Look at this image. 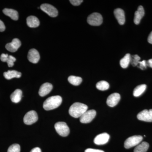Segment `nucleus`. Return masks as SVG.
Wrapping results in <instances>:
<instances>
[{
	"instance_id": "1",
	"label": "nucleus",
	"mask_w": 152,
	"mask_h": 152,
	"mask_svg": "<svg viewBox=\"0 0 152 152\" xmlns=\"http://www.w3.org/2000/svg\"><path fill=\"white\" fill-rule=\"evenodd\" d=\"M88 106L85 104L79 102L75 103L71 106L69 109V113L74 118H80L88 110Z\"/></svg>"
},
{
	"instance_id": "2",
	"label": "nucleus",
	"mask_w": 152,
	"mask_h": 152,
	"mask_svg": "<svg viewBox=\"0 0 152 152\" xmlns=\"http://www.w3.org/2000/svg\"><path fill=\"white\" fill-rule=\"evenodd\" d=\"M62 99L59 96H53L47 99L43 104V108L46 110H51L57 108L61 104Z\"/></svg>"
},
{
	"instance_id": "3",
	"label": "nucleus",
	"mask_w": 152,
	"mask_h": 152,
	"mask_svg": "<svg viewBox=\"0 0 152 152\" xmlns=\"http://www.w3.org/2000/svg\"><path fill=\"white\" fill-rule=\"evenodd\" d=\"M55 128L57 132L62 137H67L69 134V129L66 124L64 122L56 123L55 125Z\"/></svg>"
},
{
	"instance_id": "4",
	"label": "nucleus",
	"mask_w": 152,
	"mask_h": 152,
	"mask_svg": "<svg viewBox=\"0 0 152 152\" xmlns=\"http://www.w3.org/2000/svg\"><path fill=\"white\" fill-rule=\"evenodd\" d=\"M143 140V137L141 136L136 135L128 138L124 142V147L126 149L130 148L133 147L137 145Z\"/></svg>"
},
{
	"instance_id": "5",
	"label": "nucleus",
	"mask_w": 152,
	"mask_h": 152,
	"mask_svg": "<svg viewBox=\"0 0 152 152\" xmlns=\"http://www.w3.org/2000/svg\"><path fill=\"white\" fill-rule=\"evenodd\" d=\"M87 22L91 26H100L102 23V17L100 14L96 12L93 13L88 17Z\"/></svg>"
},
{
	"instance_id": "6",
	"label": "nucleus",
	"mask_w": 152,
	"mask_h": 152,
	"mask_svg": "<svg viewBox=\"0 0 152 152\" xmlns=\"http://www.w3.org/2000/svg\"><path fill=\"white\" fill-rule=\"evenodd\" d=\"M40 9L42 11L52 18H55L58 16V10L54 7L51 5L48 4H42L40 6Z\"/></svg>"
},
{
	"instance_id": "7",
	"label": "nucleus",
	"mask_w": 152,
	"mask_h": 152,
	"mask_svg": "<svg viewBox=\"0 0 152 152\" xmlns=\"http://www.w3.org/2000/svg\"><path fill=\"white\" fill-rule=\"evenodd\" d=\"M96 111L92 110H87L80 117V121L83 124H88L91 122L96 115Z\"/></svg>"
},
{
	"instance_id": "8",
	"label": "nucleus",
	"mask_w": 152,
	"mask_h": 152,
	"mask_svg": "<svg viewBox=\"0 0 152 152\" xmlns=\"http://www.w3.org/2000/svg\"><path fill=\"white\" fill-rule=\"evenodd\" d=\"M38 115L35 111L32 110L28 112L24 117V122L26 124L30 125L34 124L37 121Z\"/></svg>"
},
{
	"instance_id": "9",
	"label": "nucleus",
	"mask_w": 152,
	"mask_h": 152,
	"mask_svg": "<svg viewBox=\"0 0 152 152\" xmlns=\"http://www.w3.org/2000/svg\"><path fill=\"white\" fill-rule=\"evenodd\" d=\"M137 118L140 121L148 122H152V109L149 110H145L142 111L138 114Z\"/></svg>"
},
{
	"instance_id": "10",
	"label": "nucleus",
	"mask_w": 152,
	"mask_h": 152,
	"mask_svg": "<svg viewBox=\"0 0 152 152\" xmlns=\"http://www.w3.org/2000/svg\"><path fill=\"white\" fill-rule=\"evenodd\" d=\"M21 45L20 41L17 38H15L12 41V42L9 43L6 45V48L9 51L14 53L18 50L19 48Z\"/></svg>"
},
{
	"instance_id": "11",
	"label": "nucleus",
	"mask_w": 152,
	"mask_h": 152,
	"mask_svg": "<svg viewBox=\"0 0 152 152\" xmlns=\"http://www.w3.org/2000/svg\"><path fill=\"white\" fill-rule=\"evenodd\" d=\"M110 136L107 133H102L97 136L94 140V142L97 145H104L109 141Z\"/></svg>"
},
{
	"instance_id": "12",
	"label": "nucleus",
	"mask_w": 152,
	"mask_h": 152,
	"mask_svg": "<svg viewBox=\"0 0 152 152\" xmlns=\"http://www.w3.org/2000/svg\"><path fill=\"white\" fill-rule=\"evenodd\" d=\"M121 99V96L118 93H113L109 96L107 100V104L110 107H114L118 103Z\"/></svg>"
},
{
	"instance_id": "13",
	"label": "nucleus",
	"mask_w": 152,
	"mask_h": 152,
	"mask_svg": "<svg viewBox=\"0 0 152 152\" xmlns=\"http://www.w3.org/2000/svg\"><path fill=\"white\" fill-rule=\"evenodd\" d=\"M28 58L31 63L37 64L40 59V55L39 52L36 49H31L28 53Z\"/></svg>"
},
{
	"instance_id": "14",
	"label": "nucleus",
	"mask_w": 152,
	"mask_h": 152,
	"mask_svg": "<svg viewBox=\"0 0 152 152\" xmlns=\"http://www.w3.org/2000/svg\"><path fill=\"white\" fill-rule=\"evenodd\" d=\"M53 88V85L51 84L48 83H45L40 88L39 95L42 97L45 96L51 91Z\"/></svg>"
},
{
	"instance_id": "15",
	"label": "nucleus",
	"mask_w": 152,
	"mask_h": 152,
	"mask_svg": "<svg viewBox=\"0 0 152 152\" xmlns=\"http://www.w3.org/2000/svg\"><path fill=\"white\" fill-rule=\"evenodd\" d=\"M114 15L120 25H123L125 23V12L121 9L117 8L114 10Z\"/></svg>"
},
{
	"instance_id": "16",
	"label": "nucleus",
	"mask_w": 152,
	"mask_h": 152,
	"mask_svg": "<svg viewBox=\"0 0 152 152\" xmlns=\"http://www.w3.org/2000/svg\"><path fill=\"white\" fill-rule=\"evenodd\" d=\"M145 15V10L143 7L142 6H139L137 10L135 12L134 18V23L136 25H138L140 22L142 18Z\"/></svg>"
},
{
	"instance_id": "17",
	"label": "nucleus",
	"mask_w": 152,
	"mask_h": 152,
	"mask_svg": "<svg viewBox=\"0 0 152 152\" xmlns=\"http://www.w3.org/2000/svg\"><path fill=\"white\" fill-rule=\"evenodd\" d=\"M26 21L27 24L30 28H37L39 26V20L38 18L34 16L28 17Z\"/></svg>"
},
{
	"instance_id": "18",
	"label": "nucleus",
	"mask_w": 152,
	"mask_h": 152,
	"mask_svg": "<svg viewBox=\"0 0 152 152\" xmlns=\"http://www.w3.org/2000/svg\"><path fill=\"white\" fill-rule=\"evenodd\" d=\"M3 12L6 15L10 17L12 20H17L19 18L18 13L17 11L13 9H4Z\"/></svg>"
},
{
	"instance_id": "19",
	"label": "nucleus",
	"mask_w": 152,
	"mask_h": 152,
	"mask_svg": "<svg viewBox=\"0 0 152 152\" xmlns=\"http://www.w3.org/2000/svg\"><path fill=\"white\" fill-rule=\"evenodd\" d=\"M21 73L15 70H9L7 72H5L4 73V77L7 80H11L13 78H20L21 76Z\"/></svg>"
},
{
	"instance_id": "20",
	"label": "nucleus",
	"mask_w": 152,
	"mask_h": 152,
	"mask_svg": "<svg viewBox=\"0 0 152 152\" xmlns=\"http://www.w3.org/2000/svg\"><path fill=\"white\" fill-rule=\"evenodd\" d=\"M22 91L20 89H16L11 94V101L15 103H18L21 101L22 97Z\"/></svg>"
},
{
	"instance_id": "21",
	"label": "nucleus",
	"mask_w": 152,
	"mask_h": 152,
	"mask_svg": "<svg viewBox=\"0 0 152 152\" xmlns=\"http://www.w3.org/2000/svg\"><path fill=\"white\" fill-rule=\"evenodd\" d=\"M149 145L145 142H142L136 146L134 152H146L148 149Z\"/></svg>"
},
{
	"instance_id": "22",
	"label": "nucleus",
	"mask_w": 152,
	"mask_h": 152,
	"mask_svg": "<svg viewBox=\"0 0 152 152\" xmlns=\"http://www.w3.org/2000/svg\"><path fill=\"white\" fill-rule=\"evenodd\" d=\"M131 56L130 54H126L125 56L120 61V65L121 67L124 69L128 67L130 63L131 62Z\"/></svg>"
},
{
	"instance_id": "23",
	"label": "nucleus",
	"mask_w": 152,
	"mask_h": 152,
	"mask_svg": "<svg viewBox=\"0 0 152 152\" xmlns=\"http://www.w3.org/2000/svg\"><path fill=\"white\" fill-rule=\"evenodd\" d=\"M147 86L145 84L137 86L134 90L133 95L135 97H139L145 91L146 89Z\"/></svg>"
},
{
	"instance_id": "24",
	"label": "nucleus",
	"mask_w": 152,
	"mask_h": 152,
	"mask_svg": "<svg viewBox=\"0 0 152 152\" xmlns=\"http://www.w3.org/2000/svg\"><path fill=\"white\" fill-rule=\"evenodd\" d=\"M68 81L71 84L75 86H78L82 82V78L80 77L70 76L68 78Z\"/></svg>"
},
{
	"instance_id": "25",
	"label": "nucleus",
	"mask_w": 152,
	"mask_h": 152,
	"mask_svg": "<svg viewBox=\"0 0 152 152\" xmlns=\"http://www.w3.org/2000/svg\"><path fill=\"white\" fill-rule=\"evenodd\" d=\"M96 87L98 90L104 91L108 89L110 85L108 83L105 81H101L96 84Z\"/></svg>"
},
{
	"instance_id": "26",
	"label": "nucleus",
	"mask_w": 152,
	"mask_h": 152,
	"mask_svg": "<svg viewBox=\"0 0 152 152\" xmlns=\"http://www.w3.org/2000/svg\"><path fill=\"white\" fill-rule=\"evenodd\" d=\"M20 147L18 144H13L9 147L7 152H20Z\"/></svg>"
},
{
	"instance_id": "27",
	"label": "nucleus",
	"mask_w": 152,
	"mask_h": 152,
	"mask_svg": "<svg viewBox=\"0 0 152 152\" xmlns=\"http://www.w3.org/2000/svg\"><path fill=\"white\" fill-rule=\"evenodd\" d=\"M140 58L138 55H134L132 56V59H131V60L132 64L134 66H137L138 64H139V62H140Z\"/></svg>"
},
{
	"instance_id": "28",
	"label": "nucleus",
	"mask_w": 152,
	"mask_h": 152,
	"mask_svg": "<svg viewBox=\"0 0 152 152\" xmlns=\"http://www.w3.org/2000/svg\"><path fill=\"white\" fill-rule=\"evenodd\" d=\"M16 60V59L15 57L12 56H9L8 58L7 61L8 66L10 67H12L14 66V63L15 61Z\"/></svg>"
},
{
	"instance_id": "29",
	"label": "nucleus",
	"mask_w": 152,
	"mask_h": 152,
	"mask_svg": "<svg viewBox=\"0 0 152 152\" xmlns=\"http://www.w3.org/2000/svg\"><path fill=\"white\" fill-rule=\"evenodd\" d=\"M140 66L139 67L142 70H144L146 69L147 67V62L145 60H143L142 61H140L139 63Z\"/></svg>"
},
{
	"instance_id": "30",
	"label": "nucleus",
	"mask_w": 152,
	"mask_h": 152,
	"mask_svg": "<svg viewBox=\"0 0 152 152\" xmlns=\"http://www.w3.org/2000/svg\"><path fill=\"white\" fill-rule=\"evenodd\" d=\"M71 4L73 6H77L81 4L83 2V0H70L69 1Z\"/></svg>"
},
{
	"instance_id": "31",
	"label": "nucleus",
	"mask_w": 152,
	"mask_h": 152,
	"mask_svg": "<svg viewBox=\"0 0 152 152\" xmlns=\"http://www.w3.org/2000/svg\"><path fill=\"white\" fill-rule=\"evenodd\" d=\"M9 56L7 54H2L1 55V57H0V59L2 61L4 62H7L8 58Z\"/></svg>"
},
{
	"instance_id": "32",
	"label": "nucleus",
	"mask_w": 152,
	"mask_h": 152,
	"mask_svg": "<svg viewBox=\"0 0 152 152\" xmlns=\"http://www.w3.org/2000/svg\"><path fill=\"white\" fill-rule=\"evenodd\" d=\"M85 152H104L102 150L94 149L88 148L85 151Z\"/></svg>"
},
{
	"instance_id": "33",
	"label": "nucleus",
	"mask_w": 152,
	"mask_h": 152,
	"mask_svg": "<svg viewBox=\"0 0 152 152\" xmlns=\"http://www.w3.org/2000/svg\"><path fill=\"white\" fill-rule=\"evenodd\" d=\"M6 27L4 24L0 20V32H3L5 30Z\"/></svg>"
},
{
	"instance_id": "34",
	"label": "nucleus",
	"mask_w": 152,
	"mask_h": 152,
	"mask_svg": "<svg viewBox=\"0 0 152 152\" xmlns=\"http://www.w3.org/2000/svg\"><path fill=\"white\" fill-rule=\"evenodd\" d=\"M30 152H42V151L40 148L37 147V148H33Z\"/></svg>"
},
{
	"instance_id": "35",
	"label": "nucleus",
	"mask_w": 152,
	"mask_h": 152,
	"mask_svg": "<svg viewBox=\"0 0 152 152\" xmlns=\"http://www.w3.org/2000/svg\"><path fill=\"white\" fill-rule=\"evenodd\" d=\"M148 42L149 43L152 44V31L150 34L148 39Z\"/></svg>"
},
{
	"instance_id": "36",
	"label": "nucleus",
	"mask_w": 152,
	"mask_h": 152,
	"mask_svg": "<svg viewBox=\"0 0 152 152\" xmlns=\"http://www.w3.org/2000/svg\"><path fill=\"white\" fill-rule=\"evenodd\" d=\"M147 62V66H148L150 67L152 69V59L149 60Z\"/></svg>"
}]
</instances>
